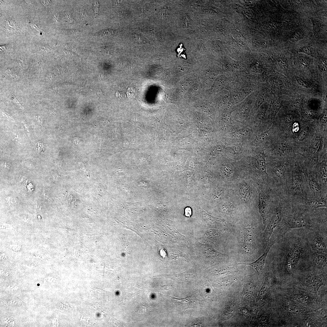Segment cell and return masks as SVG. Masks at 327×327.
<instances>
[{
  "instance_id": "1",
  "label": "cell",
  "mask_w": 327,
  "mask_h": 327,
  "mask_svg": "<svg viewBox=\"0 0 327 327\" xmlns=\"http://www.w3.org/2000/svg\"><path fill=\"white\" fill-rule=\"evenodd\" d=\"M288 197L291 200L308 198L309 189L303 169L302 159H293L287 182Z\"/></svg>"
},
{
  "instance_id": "2",
  "label": "cell",
  "mask_w": 327,
  "mask_h": 327,
  "mask_svg": "<svg viewBox=\"0 0 327 327\" xmlns=\"http://www.w3.org/2000/svg\"><path fill=\"white\" fill-rule=\"evenodd\" d=\"M293 159L277 160L272 166L275 190L280 197H288L287 182Z\"/></svg>"
},
{
  "instance_id": "3",
  "label": "cell",
  "mask_w": 327,
  "mask_h": 327,
  "mask_svg": "<svg viewBox=\"0 0 327 327\" xmlns=\"http://www.w3.org/2000/svg\"><path fill=\"white\" fill-rule=\"evenodd\" d=\"M291 206V200L288 197H280L264 231L263 237L265 242H269L275 229L283 219L286 210Z\"/></svg>"
},
{
  "instance_id": "4",
  "label": "cell",
  "mask_w": 327,
  "mask_h": 327,
  "mask_svg": "<svg viewBox=\"0 0 327 327\" xmlns=\"http://www.w3.org/2000/svg\"><path fill=\"white\" fill-rule=\"evenodd\" d=\"M304 172L309 189L308 199H314L327 197V191L319 183L313 170L305 168L303 165Z\"/></svg>"
},
{
  "instance_id": "5",
  "label": "cell",
  "mask_w": 327,
  "mask_h": 327,
  "mask_svg": "<svg viewBox=\"0 0 327 327\" xmlns=\"http://www.w3.org/2000/svg\"><path fill=\"white\" fill-rule=\"evenodd\" d=\"M291 201L293 205L305 211L312 212L327 207V197L314 199L298 197L291 199Z\"/></svg>"
},
{
  "instance_id": "6",
  "label": "cell",
  "mask_w": 327,
  "mask_h": 327,
  "mask_svg": "<svg viewBox=\"0 0 327 327\" xmlns=\"http://www.w3.org/2000/svg\"><path fill=\"white\" fill-rule=\"evenodd\" d=\"M302 245L297 241L291 245L286 257V266L289 271H291L297 267L303 254Z\"/></svg>"
},
{
  "instance_id": "7",
  "label": "cell",
  "mask_w": 327,
  "mask_h": 327,
  "mask_svg": "<svg viewBox=\"0 0 327 327\" xmlns=\"http://www.w3.org/2000/svg\"><path fill=\"white\" fill-rule=\"evenodd\" d=\"M327 159H325L318 163L313 169L319 183L326 191H327Z\"/></svg>"
},
{
  "instance_id": "8",
  "label": "cell",
  "mask_w": 327,
  "mask_h": 327,
  "mask_svg": "<svg viewBox=\"0 0 327 327\" xmlns=\"http://www.w3.org/2000/svg\"><path fill=\"white\" fill-rule=\"evenodd\" d=\"M259 211L261 216L264 226L267 221V215L268 210V200L264 190L261 188L258 189Z\"/></svg>"
},
{
  "instance_id": "9",
  "label": "cell",
  "mask_w": 327,
  "mask_h": 327,
  "mask_svg": "<svg viewBox=\"0 0 327 327\" xmlns=\"http://www.w3.org/2000/svg\"><path fill=\"white\" fill-rule=\"evenodd\" d=\"M273 244V242L269 243L263 255L254 262L249 264L242 263L239 264L250 266L256 270L258 276L260 277L263 274V269L268 254Z\"/></svg>"
},
{
  "instance_id": "10",
  "label": "cell",
  "mask_w": 327,
  "mask_h": 327,
  "mask_svg": "<svg viewBox=\"0 0 327 327\" xmlns=\"http://www.w3.org/2000/svg\"><path fill=\"white\" fill-rule=\"evenodd\" d=\"M243 248L245 252L249 251L253 246L254 232L250 228H245L243 231Z\"/></svg>"
},
{
  "instance_id": "11",
  "label": "cell",
  "mask_w": 327,
  "mask_h": 327,
  "mask_svg": "<svg viewBox=\"0 0 327 327\" xmlns=\"http://www.w3.org/2000/svg\"><path fill=\"white\" fill-rule=\"evenodd\" d=\"M313 242L315 248L319 252L324 253L326 252V244L321 235L317 233L313 234Z\"/></svg>"
},
{
  "instance_id": "12",
  "label": "cell",
  "mask_w": 327,
  "mask_h": 327,
  "mask_svg": "<svg viewBox=\"0 0 327 327\" xmlns=\"http://www.w3.org/2000/svg\"><path fill=\"white\" fill-rule=\"evenodd\" d=\"M306 283L308 287L317 291L322 283L321 279L318 276L311 275L306 278Z\"/></svg>"
},
{
  "instance_id": "13",
  "label": "cell",
  "mask_w": 327,
  "mask_h": 327,
  "mask_svg": "<svg viewBox=\"0 0 327 327\" xmlns=\"http://www.w3.org/2000/svg\"><path fill=\"white\" fill-rule=\"evenodd\" d=\"M256 166L257 169L262 173L267 174V164L265 156L259 155L256 160Z\"/></svg>"
},
{
  "instance_id": "14",
  "label": "cell",
  "mask_w": 327,
  "mask_h": 327,
  "mask_svg": "<svg viewBox=\"0 0 327 327\" xmlns=\"http://www.w3.org/2000/svg\"><path fill=\"white\" fill-rule=\"evenodd\" d=\"M240 194L243 199H249L250 195V190L249 186L246 184L243 185L240 188Z\"/></svg>"
},
{
  "instance_id": "15",
  "label": "cell",
  "mask_w": 327,
  "mask_h": 327,
  "mask_svg": "<svg viewBox=\"0 0 327 327\" xmlns=\"http://www.w3.org/2000/svg\"><path fill=\"white\" fill-rule=\"evenodd\" d=\"M304 33L301 30L296 31L293 33L290 38V41L293 43H296L302 39L304 37Z\"/></svg>"
},
{
  "instance_id": "16",
  "label": "cell",
  "mask_w": 327,
  "mask_h": 327,
  "mask_svg": "<svg viewBox=\"0 0 327 327\" xmlns=\"http://www.w3.org/2000/svg\"><path fill=\"white\" fill-rule=\"evenodd\" d=\"M314 32L317 33L321 32L323 30V25L318 20L315 19H311Z\"/></svg>"
},
{
  "instance_id": "17",
  "label": "cell",
  "mask_w": 327,
  "mask_h": 327,
  "mask_svg": "<svg viewBox=\"0 0 327 327\" xmlns=\"http://www.w3.org/2000/svg\"><path fill=\"white\" fill-rule=\"evenodd\" d=\"M315 262L317 265L319 266H325L327 264L326 256L323 254L318 255L316 257Z\"/></svg>"
},
{
  "instance_id": "18",
  "label": "cell",
  "mask_w": 327,
  "mask_h": 327,
  "mask_svg": "<svg viewBox=\"0 0 327 327\" xmlns=\"http://www.w3.org/2000/svg\"><path fill=\"white\" fill-rule=\"evenodd\" d=\"M235 307L233 303H231L228 305L224 313L226 318L229 319L233 315L235 312Z\"/></svg>"
},
{
  "instance_id": "19",
  "label": "cell",
  "mask_w": 327,
  "mask_h": 327,
  "mask_svg": "<svg viewBox=\"0 0 327 327\" xmlns=\"http://www.w3.org/2000/svg\"><path fill=\"white\" fill-rule=\"evenodd\" d=\"M299 52L309 55L312 56L315 53V50L313 47L310 46H305L299 50Z\"/></svg>"
},
{
  "instance_id": "20",
  "label": "cell",
  "mask_w": 327,
  "mask_h": 327,
  "mask_svg": "<svg viewBox=\"0 0 327 327\" xmlns=\"http://www.w3.org/2000/svg\"><path fill=\"white\" fill-rule=\"evenodd\" d=\"M253 287L252 285L250 283L245 285L244 288V293L245 296L250 297L252 293H253Z\"/></svg>"
},
{
  "instance_id": "21",
  "label": "cell",
  "mask_w": 327,
  "mask_h": 327,
  "mask_svg": "<svg viewBox=\"0 0 327 327\" xmlns=\"http://www.w3.org/2000/svg\"><path fill=\"white\" fill-rule=\"evenodd\" d=\"M269 288V284L267 281H265L262 288L258 294L257 298H260L264 296Z\"/></svg>"
},
{
  "instance_id": "22",
  "label": "cell",
  "mask_w": 327,
  "mask_h": 327,
  "mask_svg": "<svg viewBox=\"0 0 327 327\" xmlns=\"http://www.w3.org/2000/svg\"><path fill=\"white\" fill-rule=\"evenodd\" d=\"M299 62L304 66L308 67L310 63V59L308 58L303 56H299L298 57Z\"/></svg>"
},
{
  "instance_id": "23",
  "label": "cell",
  "mask_w": 327,
  "mask_h": 327,
  "mask_svg": "<svg viewBox=\"0 0 327 327\" xmlns=\"http://www.w3.org/2000/svg\"><path fill=\"white\" fill-rule=\"evenodd\" d=\"M286 308L287 310L292 313L297 314L300 312V310L297 306L290 304H288Z\"/></svg>"
},
{
  "instance_id": "24",
  "label": "cell",
  "mask_w": 327,
  "mask_h": 327,
  "mask_svg": "<svg viewBox=\"0 0 327 327\" xmlns=\"http://www.w3.org/2000/svg\"><path fill=\"white\" fill-rule=\"evenodd\" d=\"M308 132V129L307 127L304 128L301 131L299 132L298 136V139L299 141L304 140L307 135Z\"/></svg>"
},
{
  "instance_id": "25",
  "label": "cell",
  "mask_w": 327,
  "mask_h": 327,
  "mask_svg": "<svg viewBox=\"0 0 327 327\" xmlns=\"http://www.w3.org/2000/svg\"><path fill=\"white\" fill-rule=\"evenodd\" d=\"M268 131L265 132L257 137L255 141V143H259L263 142L268 137Z\"/></svg>"
},
{
  "instance_id": "26",
  "label": "cell",
  "mask_w": 327,
  "mask_h": 327,
  "mask_svg": "<svg viewBox=\"0 0 327 327\" xmlns=\"http://www.w3.org/2000/svg\"><path fill=\"white\" fill-rule=\"evenodd\" d=\"M294 117L293 115L291 114L286 115L285 117V121L286 123L290 124L293 121Z\"/></svg>"
},
{
  "instance_id": "27",
  "label": "cell",
  "mask_w": 327,
  "mask_h": 327,
  "mask_svg": "<svg viewBox=\"0 0 327 327\" xmlns=\"http://www.w3.org/2000/svg\"><path fill=\"white\" fill-rule=\"evenodd\" d=\"M226 212L228 213H230L233 210L234 206L232 203L228 202L226 204Z\"/></svg>"
},
{
  "instance_id": "28",
  "label": "cell",
  "mask_w": 327,
  "mask_h": 327,
  "mask_svg": "<svg viewBox=\"0 0 327 327\" xmlns=\"http://www.w3.org/2000/svg\"><path fill=\"white\" fill-rule=\"evenodd\" d=\"M224 171L226 175L229 177L230 176L233 174V171L230 166H228L227 167H225L224 168Z\"/></svg>"
},
{
  "instance_id": "29",
  "label": "cell",
  "mask_w": 327,
  "mask_h": 327,
  "mask_svg": "<svg viewBox=\"0 0 327 327\" xmlns=\"http://www.w3.org/2000/svg\"><path fill=\"white\" fill-rule=\"evenodd\" d=\"M65 18L67 21L70 23L72 21L73 19L72 17L70 12L66 13Z\"/></svg>"
},
{
  "instance_id": "30",
  "label": "cell",
  "mask_w": 327,
  "mask_h": 327,
  "mask_svg": "<svg viewBox=\"0 0 327 327\" xmlns=\"http://www.w3.org/2000/svg\"><path fill=\"white\" fill-rule=\"evenodd\" d=\"M295 299H297V300L304 303L306 304V302H307V301L305 299L302 297L297 296L296 297Z\"/></svg>"
},
{
  "instance_id": "31",
  "label": "cell",
  "mask_w": 327,
  "mask_h": 327,
  "mask_svg": "<svg viewBox=\"0 0 327 327\" xmlns=\"http://www.w3.org/2000/svg\"><path fill=\"white\" fill-rule=\"evenodd\" d=\"M299 129V125L297 123H295L293 125V131L294 132H296L298 131Z\"/></svg>"
},
{
  "instance_id": "32",
  "label": "cell",
  "mask_w": 327,
  "mask_h": 327,
  "mask_svg": "<svg viewBox=\"0 0 327 327\" xmlns=\"http://www.w3.org/2000/svg\"><path fill=\"white\" fill-rule=\"evenodd\" d=\"M279 63L284 69H287L288 67L285 61L283 60L280 59L279 61Z\"/></svg>"
},
{
  "instance_id": "33",
  "label": "cell",
  "mask_w": 327,
  "mask_h": 327,
  "mask_svg": "<svg viewBox=\"0 0 327 327\" xmlns=\"http://www.w3.org/2000/svg\"><path fill=\"white\" fill-rule=\"evenodd\" d=\"M281 107V103L280 102H278L276 103L275 107L274 112L275 113L277 112V111L279 110V109Z\"/></svg>"
},
{
  "instance_id": "34",
  "label": "cell",
  "mask_w": 327,
  "mask_h": 327,
  "mask_svg": "<svg viewBox=\"0 0 327 327\" xmlns=\"http://www.w3.org/2000/svg\"><path fill=\"white\" fill-rule=\"evenodd\" d=\"M297 83L300 86H307V85L304 82L301 80H299L297 81Z\"/></svg>"
},
{
  "instance_id": "35",
  "label": "cell",
  "mask_w": 327,
  "mask_h": 327,
  "mask_svg": "<svg viewBox=\"0 0 327 327\" xmlns=\"http://www.w3.org/2000/svg\"><path fill=\"white\" fill-rule=\"evenodd\" d=\"M51 3L50 1H42V3L45 6H47L49 5Z\"/></svg>"
},
{
  "instance_id": "36",
  "label": "cell",
  "mask_w": 327,
  "mask_h": 327,
  "mask_svg": "<svg viewBox=\"0 0 327 327\" xmlns=\"http://www.w3.org/2000/svg\"><path fill=\"white\" fill-rule=\"evenodd\" d=\"M293 104L294 107H299L300 105V103L299 102L297 101L295 102V103H294Z\"/></svg>"
},
{
  "instance_id": "37",
  "label": "cell",
  "mask_w": 327,
  "mask_h": 327,
  "mask_svg": "<svg viewBox=\"0 0 327 327\" xmlns=\"http://www.w3.org/2000/svg\"><path fill=\"white\" fill-rule=\"evenodd\" d=\"M322 121L324 123H326L327 121V115L326 114L324 115V117L322 119Z\"/></svg>"
},
{
  "instance_id": "38",
  "label": "cell",
  "mask_w": 327,
  "mask_h": 327,
  "mask_svg": "<svg viewBox=\"0 0 327 327\" xmlns=\"http://www.w3.org/2000/svg\"><path fill=\"white\" fill-rule=\"evenodd\" d=\"M54 17H55V19L57 20V21H58V15L57 14H56V15L54 16Z\"/></svg>"
}]
</instances>
